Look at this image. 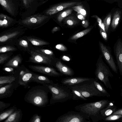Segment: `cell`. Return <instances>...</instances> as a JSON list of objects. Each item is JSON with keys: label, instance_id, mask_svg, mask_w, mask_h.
<instances>
[{"label": "cell", "instance_id": "1", "mask_svg": "<svg viewBox=\"0 0 122 122\" xmlns=\"http://www.w3.org/2000/svg\"><path fill=\"white\" fill-rule=\"evenodd\" d=\"M49 89L43 85L34 86L27 92L24 99L26 102L35 106L43 107L49 102Z\"/></svg>", "mask_w": 122, "mask_h": 122}, {"label": "cell", "instance_id": "2", "mask_svg": "<svg viewBox=\"0 0 122 122\" xmlns=\"http://www.w3.org/2000/svg\"><path fill=\"white\" fill-rule=\"evenodd\" d=\"M109 102L107 100H102L96 102L85 103L76 106L74 109L86 115L93 122H97L102 119L100 110L107 106Z\"/></svg>", "mask_w": 122, "mask_h": 122}, {"label": "cell", "instance_id": "3", "mask_svg": "<svg viewBox=\"0 0 122 122\" xmlns=\"http://www.w3.org/2000/svg\"><path fill=\"white\" fill-rule=\"evenodd\" d=\"M42 85L48 88L51 94L50 100L51 104L63 102L72 99V95L70 89L61 83H54Z\"/></svg>", "mask_w": 122, "mask_h": 122}, {"label": "cell", "instance_id": "4", "mask_svg": "<svg viewBox=\"0 0 122 122\" xmlns=\"http://www.w3.org/2000/svg\"><path fill=\"white\" fill-rule=\"evenodd\" d=\"M51 17L41 12L35 14L23 19H20L18 20V24L23 27L35 29L44 25Z\"/></svg>", "mask_w": 122, "mask_h": 122}, {"label": "cell", "instance_id": "5", "mask_svg": "<svg viewBox=\"0 0 122 122\" xmlns=\"http://www.w3.org/2000/svg\"><path fill=\"white\" fill-rule=\"evenodd\" d=\"M95 74L96 78L103 82L107 88L112 89L109 78L112 77L113 76L103 61L102 55H99L96 64Z\"/></svg>", "mask_w": 122, "mask_h": 122}, {"label": "cell", "instance_id": "6", "mask_svg": "<svg viewBox=\"0 0 122 122\" xmlns=\"http://www.w3.org/2000/svg\"><path fill=\"white\" fill-rule=\"evenodd\" d=\"M92 80L84 81L72 86V87L79 92L86 98L94 96H105L96 87Z\"/></svg>", "mask_w": 122, "mask_h": 122}, {"label": "cell", "instance_id": "7", "mask_svg": "<svg viewBox=\"0 0 122 122\" xmlns=\"http://www.w3.org/2000/svg\"><path fill=\"white\" fill-rule=\"evenodd\" d=\"M19 14L21 19L35 14L38 8L43 4L39 0H20Z\"/></svg>", "mask_w": 122, "mask_h": 122}, {"label": "cell", "instance_id": "8", "mask_svg": "<svg viewBox=\"0 0 122 122\" xmlns=\"http://www.w3.org/2000/svg\"><path fill=\"white\" fill-rule=\"evenodd\" d=\"M90 119L81 112L71 111L59 116L55 122H90Z\"/></svg>", "mask_w": 122, "mask_h": 122}, {"label": "cell", "instance_id": "9", "mask_svg": "<svg viewBox=\"0 0 122 122\" xmlns=\"http://www.w3.org/2000/svg\"><path fill=\"white\" fill-rule=\"evenodd\" d=\"M82 3L80 1H71L58 3L50 6L42 12L46 15L51 17L66 8L80 5Z\"/></svg>", "mask_w": 122, "mask_h": 122}, {"label": "cell", "instance_id": "10", "mask_svg": "<svg viewBox=\"0 0 122 122\" xmlns=\"http://www.w3.org/2000/svg\"><path fill=\"white\" fill-rule=\"evenodd\" d=\"M0 3L3 10L11 16L15 17L19 14L20 0H0Z\"/></svg>", "mask_w": 122, "mask_h": 122}, {"label": "cell", "instance_id": "11", "mask_svg": "<svg viewBox=\"0 0 122 122\" xmlns=\"http://www.w3.org/2000/svg\"><path fill=\"white\" fill-rule=\"evenodd\" d=\"M99 45L105 60L112 70L115 73L117 74L118 71L117 67L112 55L110 48L100 41H99Z\"/></svg>", "mask_w": 122, "mask_h": 122}, {"label": "cell", "instance_id": "12", "mask_svg": "<svg viewBox=\"0 0 122 122\" xmlns=\"http://www.w3.org/2000/svg\"><path fill=\"white\" fill-rule=\"evenodd\" d=\"M23 26H20L13 28V31L9 32L1 36L0 41L2 43H7L10 41H12L16 39L21 34H23V30L21 28Z\"/></svg>", "mask_w": 122, "mask_h": 122}, {"label": "cell", "instance_id": "13", "mask_svg": "<svg viewBox=\"0 0 122 122\" xmlns=\"http://www.w3.org/2000/svg\"><path fill=\"white\" fill-rule=\"evenodd\" d=\"M29 67L33 71L52 77H59L63 75L57 71L54 68L49 67L38 66H30Z\"/></svg>", "mask_w": 122, "mask_h": 122}, {"label": "cell", "instance_id": "14", "mask_svg": "<svg viewBox=\"0 0 122 122\" xmlns=\"http://www.w3.org/2000/svg\"><path fill=\"white\" fill-rule=\"evenodd\" d=\"M113 51L120 74L122 75V41L118 39L113 46Z\"/></svg>", "mask_w": 122, "mask_h": 122}, {"label": "cell", "instance_id": "15", "mask_svg": "<svg viewBox=\"0 0 122 122\" xmlns=\"http://www.w3.org/2000/svg\"><path fill=\"white\" fill-rule=\"evenodd\" d=\"M93 78L81 77H70L62 79L61 83L67 87L77 85L84 81L93 80Z\"/></svg>", "mask_w": 122, "mask_h": 122}, {"label": "cell", "instance_id": "16", "mask_svg": "<svg viewBox=\"0 0 122 122\" xmlns=\"http://www.w3.org/2000/svg\"><path fill=\"white\" fill-rule=\"evenodd\" d=\"M30 61L34 63L50 65L52 62V58L37 52L34 51H30Z\"/></svg>", "mask_w": 122, "mask_h": 122}, {"label": "cell", "instance_id": "17", "mask_svg": "<svg viewBox=\"0 0 122 122\" xmlns=\"http://www.w3.org/2000/svg\"><path fill=\"white\" fill-rule=\"evenodd\" d=\"M33 74V73L27 70L25 71H21L19 74L18 81L19 84L26 88L29 83L31 82Z\"/></svg>", "mask_w": 122, "mask_h": 122}, {"label": "cell", "instance_id": "18", "mask_svg": "<svg viewBox=\"0 0 122 122\" xmlns=\"http://www.w3.org/2000/svg\"><path fill=\"white\" fill-rule=\"evenodd\" d=\"M16 84L14 81L5 86H2L0 88V99L10 97L12 95Z\"/></svg>", "mask_w": 122, "mask_h": 122}, {"label": "cell", "instance_id": "19", "mask_svg": "<svg viewBox=\"0 0 122 122\" xmlns=\"http://www.w3.org/2000/svg\"><path fill=\"white\" fill-rule=\"evenodd\" d=\"M18 20L3 13L0 14V26L2 28L13 26L18 23Z\"/></svg>", "mask_w": 122, "mask_h": 122}, {"label": "cell", "instance_id": "20", "mask_svg": "<svg viewBox=\"0 0 122 122\" xmlns=\"http://www.w3.org/2000/svg\"><path fill=\"white\" fill-rule=\"evenodd\" d=\"M56 66L60 73L63 75L72 76L74 74V71L72 69L60 61H58L56 63Z\"/></svg>", "mask_w": 122, "mask_h": 122}, {"label": "cell", "instance_id": "21", "mask_svg": "<svg viewBox=\"0 0 122 122\" xmlns=\"http://www.w3.org/2000/svg\"><path fill=\"white\" fill-rule=\"evenodd\" d=\"M31 82H36L42 85L54 83L52 80L50 79L47 77L34 73L31 81Z\"/></svg>", "mask_w": 122, "mask_h": 122}, {"label": "cell", "instance_id": "22", "mask_svg": "<svg viewBox=\"0 0 122 122\" xmlns=\"http://www.w3.org/2000/svg\"><path fill=\"white\" fill-rule=\"evenodd\" d=\"M22 116L21 110L20 109L16 110L7 118L4 122H20Z\"/></svg>", "mask_w": 122, "mask_h": 122}, {"label": "cell", "instance_id": "23", "mask_svg": "<svg viewBox=\"0 0 122 122\" xmlns=\"http://www.w3.org/2000/svg\"><path fill=\"white\" fill-rule=\"evenodd\" d=\"M16 77L13 75L2 76H0V87L6 84H10L15 81Z\"/></svg>", "mask_w": 122, "mask_h": 122}, {"label": "cell", "instance_id": "24", "mask_svg": "<svg viewBox=\"0 0 122 122\" xmlns=\"http://www.w3.org/2000/svg\"><path fill=\"white\" fill-rule=\"evenodd\" d=\"M17 109L16 107L14 106L6 110L0 112V122L7 118Z\"/></svg>", "mask_w": 122, "mask_h": 122}, {"label": "cell", "instance_id": "25", "mask_svg": "<svg viewBox=\"0 0 122 122\" xmlns=\"http://www.w3.org/2000/svg\"><path fill=\"white\" fill-rule=\"evenodd\" d=\"M121 13L120 11L117 10L114 14L111 23V26L113 30H115L118 25L121 18Z\"/></svg>", "mask_w": 122, "mask_h": 122}, {"label": "cell", "instance_id": "26", "mask_svg": "<svg viewBox=\"0 0 122 122\" xmlns=\"http://www.w3.org/2000/svg\"><path fill=\"white\" fill-rule=\"evenodd\" d=\"M71 89L72 95V99L74 100H87L78 91L70 87H68Z\"/></svg>", "mask_w": 122, "mask_h": 122}, {"label": "cell", "instance_id": "27", "mask_svg": "<svg viewBox=\"0 0 122 122\" xmlns=\"http://www.w3.org/2000/svg\"><path fill=\"white\" fill-rule=\"evenodd\" d=\"M16 43V45L19 48L25 50H30V46L28 40L27 41L26 39H20L18 40Z\"/></svg>", "mask_w": 122, "mask_h": 122}, {"label": "cell", "instance_id": "28", "mask_svg": "<svg viewBox=\"0 0 122 122\" xmlns=\"http://www.w3.org/2000/svg\"><path fill=\"white\" fill-rule=\"evenodd\" d=\"M21 61V58L19 56H16L9 61L5 65V66L12 68L16 67Z\"/></svg>", "mask_w": 122, "mask_h": 122}, {"label": "cell", "instance_id": "29", "mask_svg": "<svg viewBox=\"0 0 122 122\" xmlns=\"http://www.w3.org/2000/svg\"><path fill=\"white\" fill-rule=\"evenodd\" d=\"M27 39L33 45L35 46L46 45L49 43L44 41L32 37H27Z\"/></svg>", "mask_w": 122, "mask_h": 122}, {"label": "cell", "instance_id": "30", "mask_svg": "<svg viewBox=\"0 0 122 122\" xmlns=\"http://www.w3.org/2000/svg\"><path fill=\"white\" fill-rule=\"evenodd\" d=\"M72 9H69L61 12L57 16V21L61 22L63 19L71 14L72 12Z\"/></svg>", "mask_w": 122, "mask_h": 122}, {"label": "cell", "instance_id": "31", "mask_svg": "<svg viewBox=\"0 0 122 122\" xmlns=\"http://www.w3.org/2000/svg\"><path fill=\"white\" fill-rule=\"evenodd\" d=\"M116 109V108L114 107L111 108L106 107L102 109L100 112L102 118V117H107L112 114L115 111Z\"/></svg>", "mask_w": 122, "mask_h": 122}, {"label": "cell", "instance_id": "32", "mask_svg": "<svg viewBox=\"0 0 122 122\" xmlns=\"http://www.w3.org/2000/svg\"><path fill=\"white\" fill-rule=\"evenodd\" d=\"M93 81L95 86L98 91L105 96L108 97L110 96L109 94L96 79H94Z\"/></svg>", "mask_w": 122, "mask_h": 122}, {"label": "cell", "instance_id": "33", "mask_svg": "<svg viewBox=\"0 0 122 122\" xmlns=\"http://www.w3.org/2000/svg\"><path fill=\"white\" fill-rule=\"evenodd\" d=\"M78 21L77 18L73 15L67 17L64 19L65 22L69 26L76 25L78 23Z\"/></svg>", "mask_w": 122, "mask_h": 122}, {"label": "cell", "instance_id": "34", "mask_svg": "<svg viewBox=\"0 0 122 122\" xmlns=\"http://www.w3.org/2000/svg\"><path fill=\"white\" fill-rule=\"evenodd\" d=\"M92 28H89L81 31L72 36L70 39L75 40L81 38L91 30Z\"/></svg>", "mask_w": 122, "mask_h": 122}, {"label": "cell", "instance_id": "35", "mask_svg": "<svg viewBox=\"0 0 122 122\" xmlns=\"http://www.w3.org/2000/svg\"><path fill=\"white\" fill-rule=\"evenodd\" d=\"M112 14L110 13L104 19L103 23L104 26L105 30L107 33L108 32L111 23Z\"/></svg>", "mask_w": 122, "mask_h": 122}, {"label": "cell", "instance_id": "36", "mask_svg": "<svg viewBox=\"0 0 122 122\" xmlns=\"http://www.w3.org/2000/svg\"><path fill=\"white\" fill-rule=\"evenodd\" d=\"M34 51L44 55L51 58H52V56L53 55V52L48 50L40 49H36Z\"/></svg>", "mask_w": 122, "mask_h": 122}, {"label": "cell", "instance_id": "37", "mask_svg": "<svg viewBox=\"0 0 122 122\" xmlns=\"http://www.w3.org/2000/svg\"><path fill=\"white\" fill-rule=\"evenodd\" d=\"M106 117L105 120L106 121H114L118 120L122 117V115L112 114Z\"/></svg>", "mask_w": 122, "mask_h": 122}, {"label": "cell", "instance_id": "38", "mask_svg": "<svg viewBox=\"0 0 122 122\" xmlns=\"http://www.w3.org/2000/svg\"><path fill=\"white\" fill-rule=\"evenodd\" d=\"M16 48L12 46H6L1 47L0 48V52L4 53L9 51H13L15 50Z\"/></svg>", "mask_w": 122, "mask_h": 122}, {"label": "cell", "instance_id": "39", "mask_svg": "<svg viewBox=\"0 0 122 122\" xmlns=\"http://www.w3.org/2000/svg\"><path fill=\"white\" fill-rule=\"evenodd\" d=\"M41 116L37 114H34L30 120L29 122H41Z\"/></svg>", "mask_w": 122, "mask_h": 122}, {"label": "cell", "instance_id": "40", "mask_svg": "<svg viewBox=\"0 0 122 122\" xmlns=\"http://www.w3.org/2000/svg\"><path fill=\"white\" fill-rule=\"evenodd\" d=\"M10 103H5L2 101H0V112L10 106Z\"/></svg>", "mask_w": 122, "mask_h": 122}, {"label": "cell", "instance_id": "41", "mask_svg": "<svg viewBox=\"0 0 122 122\" xmlns=\"http://www.w3.org/2000/svg\"><path fill=\"white\" fill-rule=\"evenodd\" d=\"M79 5H77L76 6H74V7H72V8L75 11H76L78 13H81L83 15H84L85 14V10L83 9V8H82L81 6Z\"/></svg>", "mask_w": 122, "mask_h": 122}, {"label": "cell", "instance_id": "42", "mask_svg": "<svg viewBox=\"0 0 122 122\" xmlns=\"http://www.w3.org/2000/svg\"><path fill=\"white\" fill-rule=\"evenodd\" d=\"M9 56L5 54H0V64H2L8 58Z\"/></svg>", "mask_w": 122, "mask_h": 122}, {"label": "cell", "instance_id": "43", "mask_svg": "<svg viewBox=\"0 0 122 122\" xmlns=\"http://www.w3.org/2000/svg\"><path fill=\"white\" fill-rule=\"evenodd\" d=\"M55 47L57 49L62 51H66L67 50L66 47L61 44L56 45L55 46Z\"/></svg>", "mask_w": 122, "mask_h": 122}, {"label": "cell", "instance_id": "44", "mask_svg": "<svg viewBox=\"0 0 122 122\" xmlns=\"http://www.w3.org/2000/svg\"><path fill=\"white\" fill-rule=\"evenodd\" d=\"M100 34L103 39L105 41L107 39V33L105 30H104L102 28H101L100 31Z\"/></svg>", "mask_w": 122, "mask_h": 122}, {"label": "cell", "instance_id": "45", "mask_svg": "<svg viewBox=\"0 0 122 122\" xmlns=\"http://www.w3.org/2000/svg\"><path fill=\"white\" fill-rule=\"evenodd\" d=\"M3 70L8 72L10 73L13 74H14V70L13 68L7 67L4 68L3 69Z\"/></svg>", "mask_w": 122, "mask_h": 122}, {"label": "cell", "instance_id": "46", "mask_svg": "<svg viewBox=\"0 0 122 122\" xmlns=\"http://www.w3.org/2000/svg\"><path fill=\"white\" fill-rule=\"evenodd\" d=\"M112 114H118L122 115V109L115 111Z\"/></svg>", "mask_w": 122, "mask_h": 122}, {"label": "cell", "instance_id": "47", "mask_svg": "<svg viewBox=\"0 0 122 122\" xmlns=\"http://www.w3.org/2000/svg\"><path fill=\"white\" fill-rule=\"evenodd\" d=\"M82 25L84 27H86L88 25V23L87 21H83L82 22Z\"/></svg>", "mask_w": 122, "mask_h": 122}, {"label": "cell", "instance_id": "48", "mask_svg": "<svg viewBox=\"0 0 122 122\" xmlns=\"http://www.w3.org/2000/svg\"><path fill=\"white\" fill-rule=\"evenodd\" d=\"M59 29V27H54L52 30V32L53 33H54L55 32L58 30Z\"/></svg>", "mask_w": 122, "mask_h": 122}, {"label": "cell", "instance_id": "49", "mask_svg": "<svg viewBox=\"0 0 122 122\" xmlns=\"http://www.w3.org/2000/svg\"><path fill=\"white\" fill-rule=\"evenodd\" d=\"M62 59L64 60L67 61L70 60V59L68 56H64L62 57Z\"/></svg>", "mask_w": 122, "mask_h": 122}, {"label": "cell", "instance_id": "50", "mask_svg": "<svg viewBox=\"0 0 122 122\" xmlns=\"http://www.w3.org/2000/svg\"><path fill=\"white\" fill-rule=\"evenodd\" d=\"M43 4L47 2V0H39Z\"/></svg>", "mask_w": 122, "mask_h": 122}, {"label": "cell", "instance_id": "51", "mask_svg": "<svg viewBox=\"0 0 122 122\" xmlns=\"http://www.w3.org/2000/svg\"><path fill=\"white\" fill-rule=\"evenodd\" d=\"M121 121H122V120H121Z\"/></svg>", "mask_w": 122, "mask_h": 122}, {"label": "cell", "instance_id": "52", "mask_svg": "<svg viewBox=\"0 0 122 122\" xmlns=\"http://www.w3.org/2000/svg\"></svg>", "mask_w": 122, "mask_h": 122}]
</instances>
